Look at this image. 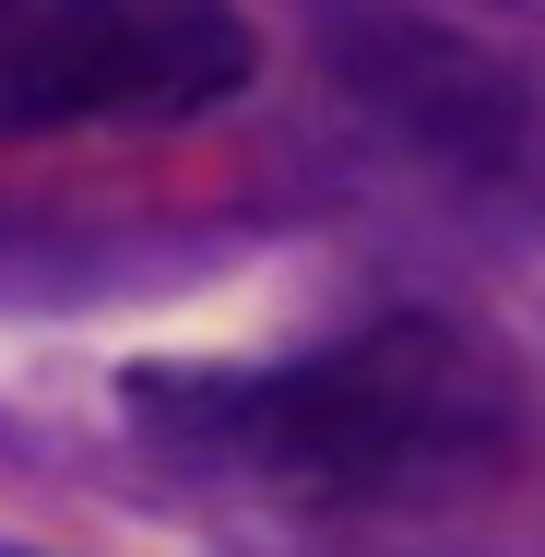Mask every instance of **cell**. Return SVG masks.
<instances>
[{
    "label": "cell",
    "instance_id": "1",
    "mask_svg": "<svg viewBox=\"0 0 545 557\" xmlns=\"http://www.w3.org/2000/svg\"><path fill=\"white\" fill-rule=\"evenodd\" d=\"M131 428L178 462H214V474L321 498V510H416V498L474 486L510 450V380L474 333L392 309V321L309 344L285 368L143 380Z\"/></svg>",
    "mask_w": 545,
    "mask_h": 557
},
{
    "label": "cell",
    "instance_id": "3",
    "mask_svg": "<svg viewBox=\"0 0 545 557\" xmlns=\"http://www.w3.org/2000/svg\"><path fill=\"white\" fill-rule=\"evenodd\" d=\"M249 84L237 0H0V143L202 119Z\"/></svg>",
    "mask_w": 545,
    "mask_h": 557
},
{
    "label": "cell",
    "instance_id": "2",
    "mask_svg": "<svg viewBox=\"0 0 545 557\" xmlns=\"http://www.w3.org/2000/svg\"><path fill=\"white\" fill-rule=\"evenodd\" d=\"M332 84L404 166H428L438 190L486 202L498 225H545V84L486 60L474 36L380 12V0H332L321 12Z\"/></svg>",
    "mask_w": 545,
    "mask_h": 557
}]
</instances>
